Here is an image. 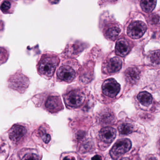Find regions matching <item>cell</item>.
<instances>
[{"label": "cell", "instance_id": "44dd1931", "mask_svg": "<svg viewBox=\"0 0 160 160\" xmlns=\"http://www.w3.org/2000/svg\"><path fill=\"white\" fill-rule=\"evenodd\" d=\"M9 58V53L4 48L0 47V65L7 62Z\"/></svg>", "mask_w": 160, "mask_h": 160}, {"label": "cell", "instance_id": "8fae6325", "mask_svg": "<svg viewBox=\"0 0 160 160\" xmlns=\"http://www.w3.org/2000/svg\"><path fill=\"white\" fill-rule=\"evenodd\" d=\"M126 81L130 84L134 85L138 83L140 78V71L135 67H130L124 73Z\"/></svg>", "mask_w": 160, "mask_h": 160}, {"label": "cell", "instance_id": "6da1fadb", "mask_svg": "<svg viewBox=\"0 0 160 160\" xmlns=\"http://www.w3.org/2000/svg\"><path fill=\"white\" fill-rule=\"evenodd\" d=\"M59 62L57 56L49 54L43 55L38 63V73L43 77L50 78L54 75Z\"/></svg>", "mask_w": 160, "mask_h": 160}, {"label": "cell", "instance_id": "9c48e42d", "mask_svg": "<svg viewBox=\"0 0 160 160\" xmlns=\"http://www.w3.org/2000/svg\"><path fill=\"white\" fill-rule=\"evenodd\" d=\"M27 133V129L25 126L20 124L14 125L9 131V138L13 142H19Z\"/></svg>", "mask_w": 160, "mask_h": 160}, {"label": "cell", "instance_id": "484cf974", "mask_svg": "<svg viewBox=\"0 0 160 160\" xmlns=\"http://www.w3.org/2000/svg\"><path fill=\"white\" fill-rule=\"evenodd\" d=\"M74 158L71 156H67L64 157L63 159V160H75Z\"/></svg>", "mask_w": 160, "mask_h": 160}, {"label": "cell", "instance_id": "8992f818", "mask_svg": "<svg viewBox=\"0 0 160 160\" xmlns=\"http://www.w3.org/2000/svg\"><path fill=\"white\" fill-rule=\"evenodd\" d=\"M102 92L108 97H115L120 90V86L114 78L107 79L102 86Z\"/></svg>", "mask_w": 160, "mask_h": 160}, {"label": "cell", "instance_id": "30bf717a", "mask_svg": "<svg viewBox=\"0 0 160 160\" xmlns=\"http://www.w3.org/2000/svg\"><path fill=\"white\" fill-rule=\"evenodd\" d=\"M117 132L114 128L106 127L100 131L99 136L102 141L107 143H111L115 139Z\"/></svg>", "mask_w": 160, "mask_h": 160}, {"label": "cell", "instance_id": "5b68a950", "mask_svg": "<svg viewBox=\"0 0 160 160\" xmlns=\"http://www.w3.org/2000/svg\"><path fill=\"white\" fill-rule=\"evenodd\" d=\"M147 30L146 25L142 21L132 22L127 29V34L132 39H137L142 37Z\"/></svg>", "mask_w": 160, "mask_h": 160}, {"label": "cell", "instance_id": "d6986e66", "mask_svg": "<svg viewBox=\"0 0 160 160\" xmlns=\"http://www.w3.org/2000/svg\"><path fill=\"white\" fill-rule=\"evenodd\" d=\"M9 154V148L3 140L0 139V155H2L3 159L7 158Z\"/></svg>", "mask_w": 160, "mask_h": 160}, {"label": "cell", "instance_id": "cb8c5ba5", "mask_svg": "<svg viewBox=\"0 0 160 160\" xmlns=\"http://www.w3.org/2000/svg\"><path fill=\"white\" fill-rule=\"evenodd\" d=\"M150 22L152 24H156L159 23V18L158 16L152 15L150 18Z\"/></svg>", "mask_w": 160, "mask_h": 160}, {"label": "cell", "instance_id": "e0dca14e", "mask_svg": "<svg viewBox=\"0 0 160 160\" xmlns=\"http://www.w3.org/2000/svg\"><path fill=\"white\" fill-rule=\"evenodd\" d=\"M155 1H142L140 2V6L144 12H150L153 11L156 6Z\"/></svg>", "mask_w": 160, "mask_h": 160}, {"label": "cell", "instance_id": "277c9868", "mask_svg": "<svg viewBox=\"0 0 160 160\" xmlns=\"http://www.w3.org/2000/svg\"><path fill=\"white\" fill-rule=\"evenodd\" d=\"M85 99V94L79 90L71 91L64 96L65 104L70 107L77 108L80 106L84 102Z\"/></svg>", "mask_w": 160, "mask_h": 160}, {"label": "cell", "instance_id": "2e32d148", "mask_svg": "<svg viewBox=\"0 0 160 160\" xmlns=\"http://www.w3.org/2000/svg\"><path fill=\"white\" fill-rule=\"evenodd\" d=\"M121 30L118 27L112 26L109 27L106 32L107 37L111 40H115L119 35Z\"/></svg>", "mask_w": 160, "mask_h": 160}, {"label": "cell", "instance_id": "7402d4cb", "mask_svg": "<svg viewBox=\"0 0 160 160\" xmlns=\"http://www.w3.org/2000/svg\"><path fill=\"white\" fill-rule=\"evenodd\" d=\"M41 157L37 153L29 152L23 156L21 160H41Z\"/></svg>", "mask_w": 160, "mask_h": 160}, {"label": "cell", "instance_id": "4316f807", "mask_svg": "<svg viewBox=\"0 0 160 160\" xmlns=\"http://www.w3.org/2000/svg\"><path fill=\"white\" fill-rule=\"evenodd\" d=\"M147 160H157L156 159V157L155 156H153V155H151V156H149L148 157V159Z\"/></svg>", "mask_w": 160, "mask_h": 160}, {"label": "cell", "instance_id": "7a4b0ae2", "mask_svg": "<svg viewBox=\"0 0 160 160\" xmlns=\"http://www.w3.org/2000/svg\"><path fill=\"white\" fill-rule=\"evenodd\" d=\"M8 85L10 88L23 93L28 89L30 84L29 78L22 71L18 70L9 77Z\"/></svg>", "mask_w": 160, "mask_h": 160}, {"label": "cell", "instance_id": "ba28073f", "mask_svg": "<svg viewBox=\"0 0 160 160\" xmlns=\"http://www.w3.org/2000/svg\"><path fill=\"white\" fill-rule=\"evenodd\" d=\"M45 106L48 111L52 113L58 112L63 108L60 97L55 95H51L48 97Z\"/></svg>", "mask_w": 160, "mask_h": 160}, {"label": "cell", "instance_id": "9a60e30c", "mask_svg": "<svg viewBox=\"0 0 160 160\" xmlns=\"http://www.w3.org/2000/svg\"><path fill=\"white\" fill-rule=\"evenodd\" d=\"M137 99L142 105L147 107L151 104L152 100L151 94L146 91L140 92L138 95Z\"/></svg>", "mask_w": 160, "mask_h": 160}, {"label": "cell", "instance_id": "52a82bcc", "mask_svg": "<svg viewBox=\"0 0 160 160\" xmlns=\"http://www.w3.org/2000/svg\"><path fill=\"white\" fill-rule=\"evenodd\" d=\"M58 78L64 82H72L76 77V72L73 68L68 65L61 66L57 72Z\"/></svg>", "mask_w": 160, "mask_h": 160}, {"label": "cell", "instance_id": "3957f363", "mask_svg": "<svg viewBox=\"0 0 160 160\" xmlns=\"http://www.w3.org/2000/svg\"><path fill=\"white\" fill-rule=\"evenodd\" d=\"M132 147V142L128 138L120 139L117 141L110 151L112 159L117 160L121 156L129 151Z\"/></svg>", "mask_w": 160, "mask_h": 160}, {"label": "cell", "instance_id": "d4e9b609", "mask_svg": "<svg viewBox=\"0 0 160 160\" xmlns=\"http://www.w3.org/2000/svg\"><path fill=\"white\" fill-rule=\"evenodd\" d=\"M92 160H102V158L100 155H96L92 158Z\"/></svg>", "mask_w": 160, "mask_h": 160}, {"label": "cell", "instance_id": "83f0119b", "mask_svg": "<svg viewBox=\"0 0 160 160\" xmlns=\"http://www.w3.org/2000/svg\"><path fill=\"white\" fill-rule=\"evenodd\" d=\"M120 160H130V159L128 158H123L121 159Z\"/></svg>", "mask_w": 160, "mask_h": 160}, {"label": "cell", "instance_id": "4fadbf2b", "mask_svg": "<svg viewBox=\"0 0 160 160\" xmlns=\"http://www.w3.org/2000/svg\"><path fill=\"white\" fill-rule=\"evenodd\" d=\"M34 135L42 140L43 144H48L51 140V136L48 131L46 127L44 125H41L34 132Z\"/></svg>", "mask_w": 160, "mask_h": 160}, {"label": "cell", "instance_id": "5bb4252c", "mask_svg": "<svg viewBox=\"0 0 160 160\" xmlns=\"http://www.w3.org/2000/svg\"><path fill=\"white\" fill-rule=\"evenodd\" d=\"M130 50V47L127 41L124 39H120L117 42L116 46V54L121 57L126 56Z\"/></svg>", "mask_w": 160, "mask_h": 160}, {"label": "cell", "instance_id": "603a6c76", "mask_svg": "<svg viewBox=\"0 0 160 160\" xmlns=\"http://www.w3.org/2000/svg\"><path fill=\"white\" fill-rule=\"evenodd\" d=\"M149 59L152 63L158 64L160 63V51H153L149 56Z\"/></svg>", "mask_w": 160, "mask_h": 160}, {"label": "cell", "instance_id": "ffe728a7", "mask_svg": "<svg viewBox=\"0 0 160 160\" xmlns=\"http://www.w3.org/2000/svg\"><path fill=\"white\" fill-rule=\"evenodd\" d=\"M12 2L9 1H4L0 6V9L3 13H9L12 9Z\"/></svg>", "mask_w": 160, "mask_h": 160}, {"label": "cell", "instance_id": "ac0fdd59", "mask_svg": "<svg viewBox=\"0 0 160 160\" xmlns=\"http://www.w3.org/2000/svg\"><path fill=\"white\" fill-rule=\"evenodd\" d=\"M134 128L132 125L128 123H123L118 127L119 132L122 135H128L133 132Z\"/></svg>", "mask_w": 160, "mask_h": 160}, {"label": "cell", "instance_id": "7c38bea8", "mask_svg": "<svg viewBox=\"0 0 160 160\" xmlns=\"http://www.w3.org/2000/svg\"><path fill=\"white\" fill-rule=\"evenodd\" d=\"M122 66V62L121 60L117 57H114L108 60L106 67L108 72L114 73L119 71L121 69Z\"/></svg>", "mask_w": 160, "mask_h": 160}]
</instances>
